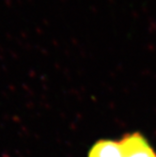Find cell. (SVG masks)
Returning a JSON list of instances; mask_svg holds the SVG:
<instances>
[{
	"mask_svg": "<svg viewBox=\"0 0 156 157\" xmlns=\"http://www.w3.org/2000/svg\"><path fill=\"white\" fill-rule=\"evenodd\" d=\"M120 143L123 157H156L148 139L138 132L125 135Z\"/></svg>",
	"mask_w": 156,
	"mask_h": 157,
	"instance_id": "cell-1",
	"label": "cell"
},
{
	"mask_svg": "<svg viewBox=\"0 0 156 157\" xmlns=\"http://www.w3.org/2000/svg\"><path fill=\"white\" fill-rule=\"evenodd\" d=\"M89 157H123L120 143L113 140H100L93 145Z\"/></svg>",
	"mask_w": 156,
	"mask_h": 157,
	"instance_id": "cell-2",
	"label": "cell"
}]
</instances>
